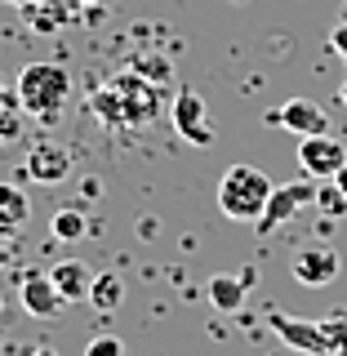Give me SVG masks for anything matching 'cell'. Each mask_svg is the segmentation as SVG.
I'll use <instances>...</instances> for the list:
<instances>
[{
    "mask_svg": "<svg viewBox=\"0 0 347 356\" xmlns=\"http://www.w3.org/2000/svg\"><path fill=\"white\" fill-rule=\"evenodd\" d=\"M31 218V196L18 183H0V241H14Z\"/></svg>",
    "mask_w": 347,
    "mask_h": 356,
    "instance_id": "obj_13",
    "label": "cell"
},
{
    "mask_svg": "<svg viewBox=\"0 0 347 356\" xmlns=\"http://www.w3.org/2000/svg\"><path fill=\"white\" fill-rule=\"evenodd\" d=\"M272 330L281 334V339L289 343L294 352H303V356H330V339H325V330H321V321H307V316H285V312H272Z\"/></svg>",
    "mask_w": 347,
    "mask_h": 356,
    "instance_id": "obj_9",
    "label": "cell"
},
{
    "mask_svg": "<svg viewBox=\"0 0 347 356\" xmlns=\"http://www.w3.org/2000/svg\"><path fill=\"white\" fill-rule=\"evenodd\" d=\"M330 49L343 58V67H347V22H339V27L330 31Z\"/></svg>",
    "mask_w": 347,
    "mask_h": 356,
    "instance_id": "obj_21",
    "label": "cell"
},
{
    "mask_svg": "<svg viewBox=\"0 0 347 356\" xmlns=\"http://www.w3.org/2000/svg\"><path fill=\"white\" fill-rule=\"evenodd\" d=\"M321 330H325L334 352H347V307H334L330 316H321Z\"/></svg>",
    "mask_w": 347,
    "mask_h": 356,
    "instance_id": "obj_19",
    "label": "cell"
},
{
    "mask_svg": "<svg viewBox=\"0 0 347 356\" xmlns=\"http://www.w3.org/2000/svg\"><path fill=\"white\" fill-rule=\"evenodd\" d=\"M22 134V107L18 98H0V143H14Z\"/></svg>",
    "mask_w": 347,
    "mask_h": 356,
    "instance_id": "obj_18",
    "label": "cell"
},
{
    "mask_svg": "<svg viewBox=\"0 0 347 356\" xmlns=\"http://www.w3.org/2000/svg\"><path fill=\"white\" fill-rule=\"evenodd\" d=\"M298 165H303L307 178L325 183V178H334L347 165V143L334 138V134H312V138L298 143Z\"/></svg>",
    "mask_w": 347,
    "mask_h": 356,
    "instance_id": "obj_5",
    "label": "cell"
},
{
    "mask_svg": "<svg viewBox=\"0 0 347 356\" xmlns=\"http://www.w3.org/2000/svg\"><path fill=\"white\" fill-rule=\"evenodd\" d=\"M339 103L347 107V76H343V85H339Z\"/></svg>",
    "mask_w": 347,
    "mask_h": 356,
    "instance_id": "obj_23",
    "label": "cell"
},
{
    "mask_svg": "<svg viewBox=\"0 0 347 356\" xmlns=\"http://www.w3.org/2000/svg\"><path fill=\"white\" fill-rule=\"evenodd\" d=\"M72 152L63 147V143H54V138H40V143H31V152H27V161H22V174L31 178V183H40V187H58L72 178Z\"/></svg>",
    "mask_w": 347,
    "mask_h": 356,
    "instance_id": "obj_4",
    "label": "cell"
},
{
    "mask_svg": "<svg viewBox=\"0 0 347 356\" xmlns=\"http://www.w3.org/2000/svg\"><path fill=\"white\" fill-rule=\"evenodd\" d=\"M0 316H5V298H0Z\"/></svg>",
    "mask_w": 347,
    "mask_h": 356,
    "instance_id": "obj_28",
    "label": "cell"
},
{
    "mask_svg": "<svg viewBox=\"0 0 347 356\" xmlns=\"http://www.w3.org/2000/svg\"><path fill=\"white\" fill-rule=\"evenodd\" d=\"M170 120H174V134L192 147H209L214 143V129L205 120V98L196 89H178L174 103H170Z\"/></svg>",
    "mask_w": 347,
    "mask_h": 356,
    "instance_id": "obj_6",
    "label": "cell"
},
{
    "mask_svg": "<svg viewBox=\"0 0 347 356\" xmlns=\"http://www.w3.org/2000/svg\"><path fill=\"white\" fill-rule=\"evenodd\" d=\"M267 196H272V178L259 165H232L218 178V209L232 222H259L267 209Z\"/></svg>",
    "mask_w": 347,
    "mask_h": 356,
    "instance_id": "obj_2",
    "label": "cell"
},
{
    "mask_svg": "<svg viewBox=\"0 0 347 356\" xmlns=\"http://www.w3.org/2000/svg\"><path fill=\"white\" fill-rule=\"evenodd\" d=\"M156 116V94L147 89L143 76H120L111 85V120H125V125H143Z\"/></svg>",
    "mask_w": 347,
    "mask_h": 356,
    "instance_id": "obj_7",
    "label": "cell"
},
{
    "mask_svg": "<svg viewBox=\"0 0 347 356\" xmlns=\"http://www.w3.org/2000/svg\"><path fill=\"white\" fill-rule=\"evenodd\" d=\"M89 232V218H85V209L81 205H58L49 214V236L54 241H63V245H76Z\"/></svg>",
    "mask_w": 347,
    "mask_h": 356,
    "instance_id": "obj_15",
    "label": "cell"
},
{
    "mask_svg": "<svg viewBox=\"0 0 347 356\" xmlns=\"http://www.w3.org/2000/svg\"><path fill=\"white\" fill-rule=\"evenodd\" d=\"M272 125H285L298 138H312V134H330V116L312 98H289V103H281V111H272Z\"/></svg>",
    "mask_w": 347,
    "mask_h": 356,
    "instance_id": "obj_11",
    "label": "cell"
},
{
    "mask_svg": "<svg viewBox=\"0 0 347 356\" xmlns=\"http://www.w3.org/2000/svg\"><path fill=\"white\" fill-rule=\"evenodd\" d=\"M49 281L58 285V294L67 303H89V285H94V272L81 259H63L49 267Z\"/></svg>",
    "mask_w": 347,
    "mask_h": 356,
    "instance_id": "obj_14",
    "label": "cell"
},
{
    "mask_svg": "<svg viewBox=\"0 0 347 356\" xmlns=\"http://www.w3.org/2000/svg\"><path fill=\"white\" fill-rule=\"evenodd\" d=\"M31 356H58V352H54V348H36V352H31Z\"/></svg>",
    "mask_w": 347,
    "mask_h": 356,
    "instance_id": "obj_24",
    "label": "cell"
},
{
    "mask_svg": "<svg viewBox=\"0 0 347 356\" xmlns=\"http://www.w3.org/2000/svg\"><path fill=\"white\" fill-rule=\"evenodd\" d=\"M316 209H321V214H330V218H347V196L339 192L334 178H325V183L316 187Z\"/></svg>",
    "mask_w": 347,
    "mask_h": 356,
    "instance_id": "obj_17",
    "label": "cell"
},
{
    "mask_svg": "<svg viewBox=\"0 0 347 356\" xmlns=\"http://www.w3.org/2000/svg\"><path fill=\"white\" fill-rule=\"evenodd\" d=\"M14 5H18V9H27V5H31V0H14Z\"/></svg>",
    "mask_w": 347,
    "mask_h": 356,
    "instance_id": "obj_27",
    "label": "cell"
},
{
    "mask_svg": "<svg viewBox=\"0 0 347 356\" xmlns=\"http://www.w3.org/2000/svg\"><path fill=\"white\" fill-rule=\"evenodd\" d=\"M334 183H339V192L347 196V165H343V170H339V174H334Z\"/></svg>",
    "mask_w": 347,
    "mask_h": 356,
    "instance_id": "obj_22",
    "label": "cell"
},
{
    "mask_svg": "<svg viewBox=\"0 0 347 356\" xmlns=\"http://www.w3.org/2000/svg\"><path fill=\"white\" fill-rule=\"evenodd\" d=\"M254 285H259V272H254V267H241L236 276H227V272L209 276L205 294H209V303H214L218 312H241V303H245V294H250Z\"/></svg>",
    "mask_w": 347,
    "mask_h": 356,
    "instance_id": "obj_12",
    "label": "cell"
},
{
    "mask_svg": "<svg viewBox=\"0 0 347 356\" xmlns=\"http://www.w3.org/2000/svg\"><path fill=\"white\" fill-rule=\"evenodd\" d=\"M0 98H9V89H5V76H0Z\"/></svg>",
    "mask_w": 347,
    "mask_h": 356,
    "instance_id": "obj_26",
    "label": "cell"
},
{
    "mask_svg": "<svg viewBox=\"0 0 347 356\" xmlns=\"http://www.w3.org/2000/svg\"><path fill=\"white\" fill-rule=\"evenodd\" d=\"M120 298H125V285H120L116 272H94V285H89V307L94 312H116Z\"/></svg>",
    "mask_w": 347,
    "mask_h": 356,
    "instance_id": "obj_16",
    "label": "cell"
},
{
    "mask_svg": "<svg viewBox=\"0 0 347 356\" xmlns=\"http://www.w3.org/2000/svg\"><path fill=\"white\" fill-rule=\"evenodd\" d=\"M85 356H125V343H120L116 334H94V339L85 343Z\"/></svg>",
    "mask_w": 347,
    "mask_h": 356,
    "instance_id": "obj_20",
    "label": "cell"
},
{
    "mask_svg": "<svg viewBox=\"0 0 347 356\" xmlns=\"http://www.w3.org/2000/svg\"><path fill=\"white\" fill-rule=\"evenodd\" d=\"M67 94H72V76H67L58 63H27L18 72V85H14V98H18L22 116H36L45 125L63 116Z\"/></svg>",
    "mask_w": 347,
    "mask_h": 356,
    "instance_id": "obj_1",
    "label": "cell"
},
{
    "mask_svg": "<svg viewBox=\"0 0 347 356\" xmlns=\"http://www.w3.org/2000/svg\"><path fill=\"white\" fill-rule=\"evenodd\" d=\"M9 263V250H5V245H0V267H5Z\"/></svg>",
    "mask_w": 347,
    "mask_h": 356,
    "instance_id": "obj_25",
    "label": "cell"
},
{
    "mask_svg": "<svg viewBox=\"0 0 347 356\" xmlns=\"http://www.w3.org/2000/svg\"><path fill=\"white\" fill-rule=\"evenodd\" d=\"M316 200V187L312 183H289V187H272V196H267V209H263V218L254 222V227L263 232H276V227H285V222H294L298 218V209L312 205Z\"/></svg>",
    "mask_w": 347,
    "mask_h": 356,
    "instance_id": "obj_8",
    "label": "cell"
},
{
    "mask_svg": "<svg viewBox=\"0 0 347 356\" xmlns=\"http://www.w3.org/2000/svg\"><path fill=\"white\" fill-rule=\"evenodd\" d=\"M18 303H22V312L27 316H36V321H54L58 312L67 307V298L58 294V285L49 281V272H27L18 281Z\"/></svg>",
    "mask_w": 347,
    "mask_h": 356,
    "instance_id": "obj_10",
    "label": "cell"
},
{
    "mask_svg": "<svg viewBox=\"0 0 347 356\" xmlns=\"http://www.w3.org/2000/svg\"><path fill=\"white\" fill-rule=\"evenodd\" d=\"M289 272H294V281L303 289H325L339 281L343 272V259L334 245H303V250L294 254V263H289Z\"/></svg>",
    "mask_w": 347,
    "mask_h": 356,
    "instance_id": "obj_3",
    "label": "cell"
}]
</instances>
